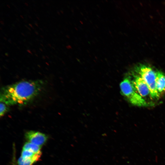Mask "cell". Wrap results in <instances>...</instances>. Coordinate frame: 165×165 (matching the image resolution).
I'll list each match as a JSON object with an SVG mask.
<instances>
[{
  "instance_id": "obj_1",
  "label": "cell",
  "mask_w": 165,
  "mask_h": 165,
  "mask_svg": "<svg viewBox=\"0 0 165 165\" xmlns=\"http://www.w3.org/2000/svg\"><path fill=\"white\" fill-rule=\"evenodd\" d=\"M40 81H22L3 87L0 93V102L8 106L26 104L41 91Z\"/></svg>"
},
{
  "instance_id": "obj_16",
  "label": "cell",
  "mask_w": 165,
  "mask_h": 165,
  "mask_svg": "<svg viewBox=\"0 0 165 165\" xmlns=\"http://www.w3.org/2000/svg\"><path fill=\"white\" fill-rule=\"evenodd\" d=\"M32 51H33L35 53V50L33 49V50H32Z\"/></svg>"
},
{
  "instance_id": "obj_19",
  "label": "cell",
  "mask_w": 165,
  "mask_h": 165,
  "mask_svg": "<svg viewBox=\"0 0 165 165\" xmlns=\"http://www.w3.org/2000/svg\"><path fill=\"white\" fill-rule=\"evenodd\" d=\"M25 4L26 5H27V6H28V3H26V2H25Z\"/></svg>"
},
{
  "instance_id": "obj_8",
  "label": "cell",
  "mask_w": 165,
  "mask_h": 165,
  "mask_svg": "<svg viewBox=\"0 0 165 165\" xmlns=\"http://www.w3.org/2000/svg\"><path fill=\"white\" fill-rule=\"evenodd\" d=\"M37 161L34 160H24L20 157L18 160V165H32Z\"/></svg>"
},
{
  "instance_id": "obj_17",
  "label": "cell",
  "mask_w": 165,
  "mask_h": 165,
  "mask_svg": "<svg viewBox=\"0 0 165 165\" xmlns=\"http://www.w3.org/2000/svg\"><path fill=\"white\" fill-rule=\"evenodd\" d=\"M35 24L37 27L38 26L37 24L36 23H35Z\"/></svg>"
},
{
  "instance_id": "obj_25",
  "label": "cell",
  "mask_w": 165,
  "mask_h": 165,
  "mask_svg": "<svg viewBox=\"0 0 165 165\" xmlns=\"http://www.w3.org/2000/svg\"><path fill=\"white\" fill-rule=\"evenodd\" d=\"M4 38L6 40V39H7L6 38V37H4Z\"/></svg>"
},
{
  "instance_id": "obj_10",
  "label": "cell",
  "mask_w": 165,
  "mask_h": 165,
  "mask_svg": "<svg viewBox=\"0 0 165 165\" xmlns=\"http://www.w3.org/2000/svg\"><path fill=\"white\" fill-rule=\"evenodd\" d=\"M14 157H14V158L13 159L12 163V165H16V163L15 159L14 158Z\"/></svg>"
},
{
  "instance_id": "obj_21",
  "label": "cell",
  "mask_w": 165,
  "mask_h": 165,
  "mask_svg": "<svg viewBox=\"0 0 165 165\" xmlns=\"http://www.w3.org/2000/svg\"><path fill=\"white\" fill-rule=\"evenodd\" d=\"M21 34L23 35H24H24H24V34L23 33H21Z\"/></svg>"
},
{
  "instance_id": "obj_13",
  "label": "cell",
  "mask_w": 165,
  "mask_h": 165,
  "mask_svg": "<svg viewBox=\"0 0 165 165\" xmlns=\"http://www.w3.org/2000/svg\"><path fill=\"white\" fill-rule=\"evenodd\" d=\"M5 55L7 56H9V55L7 53H5Z\"/></svg>"
},
{
  "instance_id": "obj_11",
  "label": "cell",
  "mask_w": 165,
  "mask_h": 165,
  "mask_svg": "<svg viewBox=\"0 0 165 165\" xmlns=\"http://www.w3.org/2000/svg\"><path fill=\"white\" fill-rule=\"evenodd\" d=\"M27 51L29 53H31V54H32V53H31V52L30 50H27Z\"/></svg>"
},
{
  "instance_id": "obj_24",
  "label": "cell",
  "mask_w": 165,
  "mask_h": 165,
  "mask_svg": "<svg viewBox=\"0 0 165 165\" xmlns=\"http://www.w3.org/2000/svg\"><path fill=\"white\" fill-rule=\"evenodd\" d=\"M35 55L36 56H38V55L37 54H36V53H35Z\"/></svg>"
},
{
  "instance_id": "obj_33",
  "label": "cell",
  "mask_w": 165,
  "mask_h": 165,
  "mask_svg": "<svg viewBox=\"0 0 165 165\" xmlns=\"http://www.w3.org/2000/svg\"><path fill=\"white\" fill-rule=\"evenodd\" d=\"M57 13H58V14H60L59 13V12L57 11Z\"/></svg>"
},
{
  "instance_id": "obj_27",
  "label": "cell",
  "mask_w": 165,
  "mask_h": 165,
  "mask_svg": "<svg viewBox=\"0 0 165 165\" xmlns=\"http://www.w3.org/2000/svg\"><path fill=\"white\" fill-rule=\"evenodd\" d=\"M28 16L29 17H30V18H31V19L32 18L31 17V16H29V15H28Z\"/></svg>"
},
{
  "instance_id": "obj_15",
  "label": "cell",
  "mask_w": 165,
  "mask_h": 165,
  "mask_svg": "<svg viewBox=\"0 0 165 165\" xmlns=\"http://www.w3.org/2000/svg\"><path fill=\"white\" fill-rule=\"evenodd\" d=\"M35 33L37 35L38 34V33L36 31H35Z\"/></svg>"
},
{
  "instance_id": "obj_28",
  "label": "cell",
  "mask_w": 165,
  "mask_h": 165,
  "mask_svg": "<svg viewBox=\"0 0 165 165\" xmlns=\"http://www.w3.org/2000/svg\"><path fill=\"white\" fill-rule=\"evenodd\" d=\"M52 47L54 49H55V48L53 46H52Z\"/></svg>"
},
{
  "instance_id": "obj_9",
  "label": "cell",
  "mask_w": 165,
  "mask_h": 165,
  "mask_svg": "<svg viewBox=\"0 0 165 165\" xmlns=\"http://www.w3.org/2000/svg\"><path fill=\"white\" fill-rule=\"evenodd\" d=\"M8 105L4 103L0 102V116H3L7 112L8 110Z\"/></svg>"
},
{
  "instance_id": "obj_32",
  "label": "cell",
  "mask_w": 165,
  "mask_h": 165,
  "mask_svg": "<svg viewBox=\"0 0 165 165\" xmlns=\"http://www.w3.org/2000/svg\"><path fill=\"white\" fill-rule=\"evenodd\" d=\"M24 21H25V22H27V21L26 20H24Z\"/></svg>"
},
{
  "instance_id": "obj_26",
  "label": "cell",
  "mask_w": 165,
  "mask_h": 165,
  "mask_svg": "<svg viewBox=\"0 0 165 165\" xmlns=\"http://www.w3.org/2000/svg\"><path fill=\"white\" fill-rule=\"evenodd\" d=\"M40 44L42 46H43V45L42 44L40 43Z\"/></svg>"
},
{
  "instance_id": "obj_12",
  "label": "cell",
  "mask_w": 165,
  "mask_h": 165,
  "mask_svg": "<svg viewBox=\"0 0 165 165\" xmlns=\"http://www.w3.org/2000/svg\"><path fill=\"white\" fill-rule=\"evenodd\" d=\"M28 24L29 25H30L31 28H32L33 29H34L32 27V25H31V24Z\"/></svg>"
},
{
  "instance_id": "obj_22",
  "label": "cell",
  "mask_w": 165,
  "mask_h": 165,
  "mask_svg": "<svg viewBox=\"0 0 165 165\" xmlns=\"http://www.w3.org/2000/svg\"><path fill=\"white\" fill-rule=\"evenodd\" d=\"M36 17L37 18L38 20H39V18L37 16H36Z\"/></svg>"
},
{
  "instance_id": "obj_14",
  "label": "cell",
  "mask_w": 165,
  "mask_h": 165,
  "mask_svg": "<svg viewBox=\"0 0 165 165\" xmlns=\"http://www.w3.org/2000/svg\"><path fill=\"white\" fill-rule=\"evenodd\" d=\"M0 22H1V24H2L3 25L4 24V23H3V22L2 21H1Z\"/></svg>"
},
{
  "instance_id": "obj_30",
  "label": "cell",
  "mask_w": 165,
  "mask_h": 165,
  "mask_svg": "<svg viewBox=\"0 0 165 165\" xmlns=\"http://www.w3.org/2000/svg\"><path fill=\"white\" fill-rule=\"evenodd\" d=\"M20 16L21 17H22L23 18V17L21 15H20Z\"/></svg>"
},
{
  "instance_id": "obj_31",
  "label": "cell",
  "mask_w": 165,
  "mask_h": 165,
  "mask_svg": "<svg viewBox=\"0 0 165 165\" xmlns=\"http://www.w3.org/2000/svg\"><path fill=\"white\" fill-rule=\"evenodd\" d=\"M40 36H41L43 38V36L42 35H41Z\"/></svg>"
},
{
  "instance_id": "obj_5",
  "label": "cell",
  "mask_w": 165,
  "mask_h": 165,
  "mask_svg": "<svg viewBox=\"0 0 165 165\" xmlns=\"http://www.w3.org/2000/svg\"><path fill=\"white\" fill-rule=\"evenodd\" d=\"M25 137L28 142L40 147L46 142L48 138L46 135L42 133L32 130L27 132Z\"/></svg>"
},
{
  "instance_id": "obj_18",
  "label": "cell",
  "mask_w": 165,
  "mask_h": 165,
  "mask_svg": "<svg viewBox=\"0 0 165 165\" xmlns=\"http://www.w3.org/2000/svg\"><path fill=\"white\" fill-rule=\"evenodd\" d=\"M39 49L41 51H42V49L39 48Z\"/></svg>"
},
{
  "instance_id": "obj_4",
  "label": "cell",
  "mask_w": 165,
  "mask_h": 165,
  "mask_svg": "<svg viewBox=\"0 0 165 165\" xmlns=\"http://www.w3.org/2000/svg\"><path fill=\"white\" fill-rule=\"evenodd\" d=\"M131 79L133 85L138 93L144 99V97H150L151 98V93L149 88L143 80L138 75L134 72H132Z\"/></svg>"
},
{
  "instance_id": "obj_35",
  "label": "cell",
  "mask_w": 165,
  "mask_h": 165,
  "mask_svg": "<svg viewBox=\"0 0 165 165\" xmlns=\"http://www.w3.org/2000/svg\"><path fill=\"white\" fill-rule=\"evenodd\" d=\"M7 6L9 7L10 8L9 6L7 5Z\"/></svg>"
},
{
  "instance_id": "obj_29",
  "label": "cell",
  "mask_w": 165,
  "mask_h": 165,
  "mask_svg": "<svg viewBox=\"0 0 165 165\" xmlns=\"http://www.w3.org/2000/svg\"><path fill=\"white\" fill-rule=\"evenodd\" d=\"M25 26H26V27L28 28V27L26 25H25Z\"/></svg>"
},
{
  "instance_id": "obj_7",
  "label": "cell",
  "mask_w": 165,
  "mask_h": 165,
  "mask_svg": "<svg viewBox=\"0 0 165 165\" xmlns=\"http://www.w3.org/2000/svg\"><path fill=\"white\" fill-rule=\"evenodd\" d=\"M41 147L29 142H26L24 145L23 149L28 150L35 153L41 152Z\"/></svg>"
},
{
  "instance_id": "obj_23",
  "label": "cell",
  "mask_w": 165,
  "mask_h": 165,
  "mask_svg": "<svg viewBox=\"0 0 165 165\" xmlns=\"http://www.w3.org/2000/svg\"><path fill=\"white\" fill-rule=\"evenodd\" d=\"M28 28L29 30H31V29H30L28 27Z\"/></svg>"
},
{
  "instance_id": "obj_2",
  "label": "cell",
  "mask_w": 165,
  "mask_h": 165,
  "mask_svg": "<svg viewBox=\"0 0 165 165\" xmlns=\"http://www.w3.org/2000/svg\"><path fill=\"white\" fill-rule=\"evenodd\" d=\"M120 91L123 96L132 104L139 106H147L148 103L137 92L130 77L124 78L120 84Z\"/></svg>"
},
{
  "instance_id": "obj_34",
  "label": "cell",
  "mask_w": 165,
  "mask_h": 165,
  "mask_svg": "<svg viewBox=\"0 0 165 165\" xmlns=\"http://www.w3.org/2000/svg\"><path fill=\"white\" fill-rule=\"evenodd\" d=\"M40 29L41 30H42V29H41V28H40Z\"/></svg>"
},
{
  "instance_id": "obj_20",
  "label": "cell",
  "mask_w": 165,
  "mask_h": 165,
  "mask_svg": "<svg viewBox=\"0 0 165 165\" xmlns=\"http://www.w3.org/2000/svg\"><path fill=\"white\" fill-rule=\"evenodd\" d=\"M48 45L50 46L51 47V45L50 44H48Z\"/></svg>"
},
{
  "instance_id": "obj_6",
  "label": "cell",
  "mask_w": 165,
  "mask_h": 165,
  "mask_svg": "<svg viewBox=\"0 0 165 165\" xmlns=\"http://www.w3.org/2000/svg\"><path fill=\"white\" fill-rule=\"evenodd\" d=\"M156 86L158 93L160 94L165 91V75L159 71L156 72Z\"/></svg>"
},
{
  "instance_id": "obj_3",
  "label": "cell",
  "mask_w": 165,
  "mask_h": 165,
  "mask_svg": "<svg viewBox=\"0 0 165 165\" xmlns=\"http://www.w3.org/2000/svg\"><path fill=\"white\" fill-rule=\"evenodd\" d=\"M134 71L143 79L148 85L150 92L151 98L158 99L160 94L156 88V72L149 66L141 64L135 66Z\"/></svg>"
}]
</instances>
